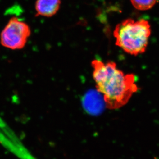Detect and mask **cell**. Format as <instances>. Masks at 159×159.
Returning <instances> with one entry per match:
<instances>
[{
  "mask_svg": "<svg viewBox=\"0 0 159 159\" xmlns=\"http://www.w3.org/2000/svg\"><path fill=\"white\" fill-rule=\"evenodd\" d=\"M29 25L17 17L9 19L0 34L2 46L12 50L23 49L31 36Z\"/></svg>",
  "mask_w": 159,
  "mask_h": 159,
  "instance_id": "obj_3",
  "label": "cell"
},
{
  "mask_svg": "<svg viewBox=\"0 0 159 159\" xmlns=\"http://www.w3.org/2000/svg\"><path fill=\"white\" fill-rule=\"evenodd\" d=\"M84 108L89 113L93 115H97L102 112L103 104L101 98L96 93H87L84 98Z\"/></svg>",
  "mask_w": 159,
  "mask_h": 159,
  "instance_id": "obj_5",
  "label": "cell"
},
{
  "mask_svg": "<svg viewBox=\"0 0 159 159\" xmlns=\"http://www.w3.org/2000/svg\"><path fill=\"white\" fill-rule=\"evenodd\" d=\"M150 34V24L144 19H127L117 25L113 31L115 44L132 55L145 52Z\"/></svg>",
  "mask_w": 159,
  "mask_h": 159,
  "instance_id": "obj_2",
  "label": "cell"
},
{
  "mask_svg": "<svg viewBox=\"0 0 159 159\" xmlns=\"http://www.w3.org/2000/svg\"><path fill=\"white\" fill-rule=\"evenodd\" d=\"M92 66L97 90L102 95L107 109L115 110L122 107L138 91L134 75L124 74L115 62L104 63L94 60Z\"/></svg>",
  "mask_w": 159,
  "mask_h": 159,
  "instance_id": "obj_1",
  "label": "cell"
},
{
  "mask_svg": "<svg viewBox=\"0 0 159 159\" xmlns=\"http://www.w3.org/2000/svg\"><path fill=\"white\" fill-rule=\"evenodd\" d=\"M61 0H37L35 3L36 16L51 17L60 9Z\"/></svg>",
  "mask_w": 159,
  "mask_h": 159,
  "instance_id": "obj_4",
  "label": "cell"
},
{
  "mask_svg": "<svg viewBox=\"0 0 159 159\" xmlns=\"http://www.w3.org/2000/svg\"><path fill=\"white\" fill-rule=\"evenodd\" d=\"M132 4L136 9L146 11L152 8L156 3L157 0H130Z\"/></svg>",
  "mask_w": 159,
  "mask_h": 159,
  "instance_id": "obj_6",
  "label": "cell"
}]
</instances>
